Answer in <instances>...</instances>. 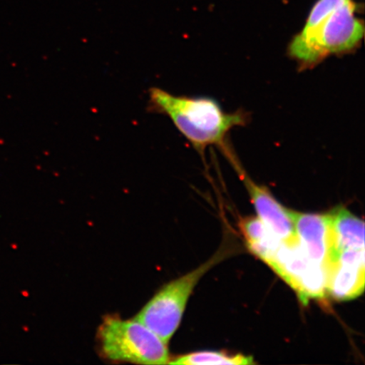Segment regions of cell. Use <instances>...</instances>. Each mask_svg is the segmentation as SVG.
I'll list each match as a JSON object with an SVG mask.
<instances>
[{
  "instance_id": "obj_5",
  "label": "cell",
  "mask_w": 365,
  "mask_h": 365,
  "mask_svg": "<svg viewBox=\"0 0 365 365\" xmlns=\"http://www.w3.org/2000/svg\"><path fill=\"white\" fill-rule=\"evenodd\" d=\"M268 266L282 278L305 304L312 299H324L327 294L325 268L308 257L299 242L286 244L279 249Z\"/></svg>"
},
{
  "instance_id": "obj_8",
  "label": "cell",
  "mask_w": 365,
  "mask_h": 365,
  "mask_svg": "<svg viewBox=\"0 0 365 365\" xmlns=\"http://www.w3.org/2000/svg\"><path fill=\"white\" fill-rule=\"evenodd\" d=\"M297 238L308 257L325 268L331 245L330 214H309L289 210Z\"/></svg>"
},
{
  "instance_id": "obj_2",
  "label": "cell",
  "mask_w": 365,
  "mask_h": 365,
  "mask_svg": "<svg viewBox=\"0 0 365 365\" xmlns=\"http://www.w3.org/2000/svg\"><path fill=\"white\" fill-rule=\"evenodd\" d=\"M147 108L150 113L170 118L177 130L203 156L211 145L225 147L228 133L248 122L247 114L227 113L211 98L177 96L159 88H150Z\"/></svg>"
},
{
  "instance_id": "obj_9",
  "label": "cell",
  "mask_w": 365,
  "mask_h": 365,
  "mask_svg": "<svg viewBox=\"0 0 365 365\" xmlns=\"http://www.w3.org/2000/svg\"><path fill=\"white\" fill-rule=\"evenodd\" d=\"M329 214L331 245L327 264L346 251L364 250V221L344 207H337Z\"/></svg>"
},
{
  "instance_id": "obj_7",
  "label": "cell",
  "mask_w": 365,
  "mask_h": 365,
  "mask_svg": "<svg viewBox=\"0 0 365 365\" xmlns=\"http://www.w3.org/2000/svg\"><path fill=\"white\" fill-rule=\"evenodd\" d=\"M364 250L336 255L327 268V294L337 301L358 298L364 290Z\"/></svg>"
},
{
  "instance_id": "obj_10",
  "label": "cell",
  "mask_w": 365,
  "mask_h": 365,
  "mask_svg": "<svg viewBox=\"0 0 365 365\" xmlns=\"http://www.w3.org/2000/svg\"><path fill=\"white\" fill-rule=\"evenodd\" d=\"M241 230L251 252L267 264L270 262L282 241L259 217L245 218Z\"/></svg>"
},
{
  "instance_id": "obj_4",
  "label": "cell",
  "mask_w": 365,
  "mask_h": 365,
  "mask_svg": "<svg viewBox=\"0 0 365 365\" xmlns=\"http://www.w3.org/2000/svg\"><path fill=\"white\" fill-rule=\"evenodd\" d=\"M225 257L226 250H221L194 271L163 285L136 314V321L168 344L180 325L187 303L200 278Z\"/></svg>"
},
{
  "instance_id": "obj_11",
  "label": "cell",
  "mask_w": 365,
  "mask_h": 365,
  "mask_svg": "<svg viewBox=\"0 0 365 365\" xmlns=\"http://www.w3.org/2000/svg\"><path fill=\"white\" fill-rule=\"evenodd\" d=\"M184 365H247L255 364L252 357L244 354H230L226 352L202 351L181 355L170 362Z\"/></svg>"
},
{
  "instance_id": "obj_3",
  "label": "cell",
  "mask_w": 365,
  "mask_h": 365,
  "mask_svg": "<svg viewBox=\"0 0 365 365\" xmlns=\"http://www.w3.org/2000/svg\"><path fill=\"white\" fill-rule=\"evenodd\" d=\"M99 353L113 362L137 364H168L170 362L168 344L136 319L108 316L98 334Z\"/></svg>"
},
{
  "instance_id": "obj_6",
  "label": "cell",
  "mask_w": 365,
  "mask_h": 365,
  "mask_svg": "<svg viewBox=\"0 0 365 365\" xmlns=\"http://www.w3.org/2000/svg\"><path fill=\"white\" fill-rule=\"evenodd\" d=\"M225 150L226 156L234 164L237 172L245 182L251 200L257 210L258 217L264 225L270 230L278 239L286 244H294L299 242L297 238L293 220L289 215V209H287L274 198L266 187L259 185L246 175L241 168L234 154L227 147Z\"/></svg>"
},
{
  "instance_id": "obj_1",
  "label": "cell",
  "mask_w": 365,
  "mask_h": 365,
  "mask_svg": "<svg viewBox=\"0 0 365 365\" xmlns=\"http://www.w3.org/2000/svg\"><path fill=\"white\" fill-rule=\"evenodd\" d=\"M352 0H319L287 52L300 68H313L331 56L350 53L361 44L364 21Z\"/></svg>"
}]
</instances>
